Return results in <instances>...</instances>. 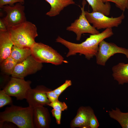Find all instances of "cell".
Instances as JSON below:
<instances>
[{
    "mask_svg": "<svg viewBox=\"0 0 128 128\" xmlns=\"http://www.w3.org/2000/svg\"><path fill=\"white\" fill-rule=\"evenodd\" d=\"M94 113L93 110L90 107H80L78 110L76 116L71 122V127L89 128L90 119Z\"/></svg>",
    "mask_w": 128,
    "mask_h": 128,
    "instance_id": "7c38bea8",
    "label": "cell"
},
{
    "mask_svg": "<svg viewBox=\"0 0 128 128\" xmlns=\"http://www.w3.org/2000/svg\"><path fill=\"white\" fill-rule=\"evenodd\" d=\"M24 0H0V7L1 8L6 5H13L15 3H20L23 5Z\"/></svg>",
    "mask_w": 128,
    "mask_h": 128,
    "instance_id": "d4e9b609",
    "label": "cell"
},
{
    "mask_svg": "<svg viewBox=\"0 0 128 128\" xmlns=\"http://www.w3.org/2000/svg\"><path fill=\"white\" fill-rule=\"evenodd\" d=\"M42 85L31 88L28 91L25 98L29 106L34 108L48 105L50 102L47 97L46 92L50 90Z\"/></svg>",
    "mask_w": 128,
    "mask_h": 128,
    "instance_id": "8fae6325",
    "label": "cell"
},
{
    "mask_svg": "<svg viewBox=\"0 0 128 128\" xmlns=\"http://www.w3.org/2000/svg\"><path fill=\"white\" fill-rule=\"evenodd\" d=\"M45 0L49 4L51 7L50 10L46 14L50 17L59 15L65 7L75 4L74 0Z\"/></svg>",
    "mask_w": 128,
    "mask_h": 128,
    "instance_id": "2e32d148",
    "label": "cell"
},
{
    "mask_svg": "<svg viewBox=\"0 0 128 128\" xmlns=\"http://www.w3.org/2000/svg\"><path fill=\"white\" fill-rule=\"evenodd\" d=\"M47 105L50 106L55 110L63 111L67 110V106L64 102H62L58 100L50 102Z\"/></svg>",
    "mask_w": 128,
    "mask_h": 128,
    "instance_id": "603a6c76",
    "label": "cell"
},
{
    "mask_svg": "<svg viewBox=\"0 0 128 128\" xmlns=\"http://www.w3.org/2000/svg\"><path fill=\"white\" fill-rule=\"evenodd\" d=\"M42 67V63L38 62L31 55L22 62L17 64L11 75L12 77L24 78L41 70Z\"/></svg>",
    "mask_w": 128,
    "mask_h": 128,
    "instance_id": "30bf717a",
    "label": "cell"
},
{
    "mask_svg": "<svg viewBox=\"0 0 128 128\" xmlns=\"http://www.w3.org/2000/svg\"><path fill=\"white\" fill-rule=\"evenodd\" d=\"M43 106L33 108V122L34 128H47L50 127L51 119L48 109Z\"/></svg>",
    "mask_w": 128,
    "mask_h": 128,
    "instance_id": "4fadbf2b",
    "label": "cell"
},
{
    "mask_svg": "<svg viewBox=\"0 0 128 128\" xmlns=\"http://www.w3.org/2000/svg\"><path fill=\"white\" fill-rule=\"evenodd\" d=\"M32 55L38 62L51 63L56 65L67 62L51 47L41 43H37L31 48Z\"/></svg>",
    "mask_w": 128,
    "mask_h": 128,
    "instance_id": "277c9868",
    "label": "cell"
},
{
    "mask_svg": "<svg viewBox=\"0 0 128 128\" xmlns=\"http://www.w3.org/2000/svg\"><path fill=\"white\" fill-rule=\"evenodd\" d=\"M99 124L97 119L94 113L91 116L89 120V128H97Z\"/></svg>",
    "mask_w": 128,
    "mask_h": 128,
    "instance_id": "484cf974",
    "label": "cell"
},
{
    "mask_svg": "<svg viewBox=\"0 0 128 128\" xmlns=\"http://www.w3.org/2000/svg\"><path fill=\"white\" fill-rule=\"evenodd\" d=\"M91 7L92 12H98L108 16L111 6L109 2H104L102 0H86Z\"/></svg>",
    "mask_w": 128,
    "mask_h": 128,
    "instance_id": "e0dca14e",
    "label": "cell"
},
{
    "mask_svg": "<svg viewBox=\"0 0 128 128\" xmlns=\"http://www.w3.org/2000/svg\"><path fill=\"white\" fill-rule=\"evenodd\" d=\"M23 5L18 3L13 5H6L1 8L6 14L2 19L7 29L27 21L25 7Z\"/></svg>",
    "mask_w": 128,
    "mask_h": 128,
    "instance_id": "9c48e42d",
    "label": "cell"
},
{
    "mask_svg": "<svg viewBox=\"0 0 128 128\" xmlns=\"http://www.w3.org/2000/svg\"><path fill=\"white\" fill-rule=\"evenodd\" d=\"M47 98L50 102H53L58 100L59 96L57 95L54 91L51 90L46 92Z\"/></svg>",
    "mask_w": 128,
    "mask_h": 128,
    "instance_id": "4316f807",
    "label": "cell"
},
{
    "mask_svg": "<svg viewBox=\"0 0 128 128\" xmlns=\"http://www.w3.org/2000/svg\"><path fill=\"white\" fill-rule=\"evenodd\" d=\"M14 45L8 31L0 32V63L10 55Z\"/></svg>",
    "mask_w": 128,
    "mask_h": 128,
    "instance_id": "5bb4252c",
    "label": "cell"
},
{
    "mask_svg": "<svg viewBox=\"0 0 128 128\" xmlns=\"http://www.w3.org/2000/svg\"></svg>",
    "mask_w": 128,
    "mask_h": 128,
    "instance_id": "f546056e",
    "label": "cell"
},
{
    "mask_svg": "<svg viewBox=\"0 0 128 128\" xmlns=\"http://www.w3.org/2000/svg\"><path fill=\"white\" fill-rule=\"evenodd\" d=\"M86 17L89 22L97 30L117 27L122 22L125 16L123 13L119 16L109 17L98 12H90L85 11Z\"/></svg>",
    "mask_w": 128,
    "mask_h": 128,
    "instance_id": "5b68a950",
    "label": "cell"
},
{
    "mask_svg": "<svg viewBox=\"0 0 128 128\" xmlns=\"http://www.w3.org/2000/svg\"><path fill=\"white\" fill-rule=\"evenodd\" d=\"M33 108L12 105L0 113V122H8L19 128H34L33 122Z\"/></svg>",
    "mask_w": 128,
    "mask_h": 128,
    "instance_id": "3957f363",
    "label": "cell"
},
{
    "mask_svg": "<svg viewBox=\"0 0 128 128\" xmlns=\"http://www.w3.org/2000/svg\"><path fill=\"white\" fill-rule=\"evenodd\" d=\"M8 31L7 27L3 19H0V32H5Z\"/></svg>",
    "mask_w": 128,
    "mask_h": 128,
    "instance_id": "f1b7e54d",
    "label": "cell"
},
{
    "mask_svg": "<svg viewBox=\"0 0 128 128\" xmlns=\"http://www.w3.org/2000/svg\"><path fill=\"white\" fill-rule=\"evenodd\" d=\"M86 4L85 0H83L82 7L81 8V14L78 19L75 20L66 28L67 30L73 32L76 34L77 41L80 40L82 35L84 33L95 34L100 33L99 31L90 24L86 17L84 7Z\"/></svg>",
    "mask_w": 128,
    "mask_h": 128,
    "instance_id": "52a82bcc",
    "label": "cell"
},
{
    "mask_svg": "<svg viewBox=\"0 0 128 128\" xmlns=\"http://www.w3.org/2000/svg\"><path fill=\"white\" fill-rule=\"evenodd\" d=\"M117 53L123 54L128 58V49L119 47L114 43L103 40L99 44L95 56L96 63L98 65L104 66L110 58Z\"/></svg>",
    "mask_w": 128,
    "mask_h": 128,
    "instance_id": "8992f818",
    "label": "cell"
},
{
    "mask_svg": "<svg viewBox=\"0 0 128 128\" xmlns=\"http://www.w3.org/2000/svg\"><path fill=\"white\" fill-rule=\"evenodd\" d=\"M72 84V82L70 80H66L63 84L53 91L59 96L63 91Z\"/></svg>",
    "mask_w": 128,
    "mask_h": 128,
    "instance_id": "cb8c5ba5",
    "label": "cell"
},
{
    "mask_svg": "<svg viewBox=\"0 0 128 128\" xmlns=\"http://www.w3.org/2000/svg\"><path fill=\"white\" fill-rule=\"evenodd\" d=\"M110 117L118 121L123 128H128V112L123 113L116 108L108 112Z\"/></svg>",
    "mask_w": 128,
    "mask_h": 128,
    "instance_id": "d6986e66",
    "label": "cell"
},
{
    "mask_svg": "<svg viewBox=\"0 0 128 128\" xmlns=\"http://www.w3.org/2000/svg\"><path fill=\"white\" fill-rule=\"evenodd\" d=\"M113 34L112 28H108L98 34H91L85 41L80 43L71 42L59 36L56 39V41L60 43L68 49L67 57L79 53L81 55H84L86 58L89 60L96 55L100 42Z\"/></svg>",
    "mask_w": 128,
    "mask_h": 128,
    "instance_id": "6da1fadb",
    "label": "cell"
},
{
    "mask_svg": "<svg viewBox=\"0 0 128 128\" xmlns=\"http://www.w3.org/2000/svg\"><path fill=\"white\" fill-rule=\"evenodd\" d=\"M31 82L24 78L12 77L3 89L10 96L15 97L18 100L25 99L27 93L31 88Z\"/></svg>",
    "mask_w": 128,
    "mask_h": 128,
    "instance_id": "ba28073f",
    "label": "cell"
},
{
    "mask_svg": "<svg viewBox=\"0 0 128 128\" xmlns=\"http://www.w3.org/2000/svg\"><path fill=\"white\" fill-rule=\"evenodd\" d=\"M11 96L7 94L3 89L0 91V108L12 103Z\"/></svg>",
    "mask_w": 128,
    "mask_h": 128,
    "instance_id": "44dd1931",
    "label": "cell"
},
{
    "mask_svg": "<svg viewBox=\"0 0 128 128\" xmlns=\"http://www.w3.org/2000/svg\"><path fill=\"white\" fill-rule=\"evenodd\" d=\"M31 55L30 48H19L14 45L10 55L18 64L22 62Z\"/></svg>",
    "mask_w": 128,
    "mask_h": 128,
    "instance_id": "ac0fdd59",
    "label": "cell"
},
{
    "mask_svg": "<svg viewBox=\"0 0 128 128\" xmlns=\"http://www.w3.org/2000/svg\"><path fill=\"white\" fill-rule=\"evenodd\" d=\"M17 63L10 55L0 63V68L3 74L11 75Z\"/></svg>",
    "mask_w": 128,
    "mask_h": 128,
    "instance_id": "ffe728a7",
    "label": "cell"
},
{
    "mask_svg": "<svg viewBox=\"0 0 128 128\" xmlns=\"http://www.w3.org/2000/svg\"><path fill=\"white\" fill-rule=\"evenodd\" d=\"M14 45L19 48H31L36 43L38 36L35 25L26 21L7 29Z\"/></svg>",
    "mask_w": 128,
    "mask_h": 128,
    "instance_id": "7a4b0ae2",
    "label": "cell"
},
{
    "mask_svg": "<svg viewBox=\"0 0 128 128\" xmlns=\"http://www.w3.org/2000/svg\"><path fill=\"white\" fill-rule=\"evenodd\" d=\"M62 111L61 110L53 109L51 110V112L53 116L55 119L58 124H60V120Z\"/></svg>",
    "mask_w": 128,
    "mask_h": 128,
    "instance_id": "83f0119b",
    "label": "cell"
},
{
    "mask_svg": "<svg viewBox=\"0 0 128 128\" xmlns=\"http://www.w3.org/2000/svg\"><path fill=\"white\" fill-rule=\"evenodd\" d=\"M104 2H111L114 3L117 8L124 11L128 9V0H102Z\"/></svg>",
    "mask_w": 128,
    "mask_h": 128,
    "instance_id": "7402d4cb",
    "label": "cell"
},
{
    "mask_svg": "<svg viewBox=\"0 0 128 128\" xmlns=\"http://www.w3.org/2000/svg\"><path fill=\"white\" fill-rule=\"evenodd\" d=\"M112 76L119 85L128 83V63H119L112 68Z\"/></svg>",
    "mask_w": 128,
    "mask_h": 128,
    "instance_id": "9a60e30c",
    "label": "cell"
}]
</instances>
